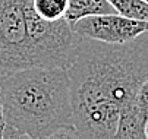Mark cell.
I'll return each mask as SVG.
<instances>
[{"label":"cell","instance_id":"cell-1","mask_svg":"<svg viewBox=\"0 0 148 139\" xmlns=\"http://www.w3.org/2000/svg\"><path fill=\"white\" fill-rule=\"evenodd\" d=\"M68 75L79 139H113L120 113L148 79V31L123 44L82 38Z\"/></svg>","mask_w":148,"mask_h":139},{"label":"cell","instance_id":"cell-2","mask_svg":"<svg viewBox=\"0 0 148 139\" xmlns=\"http://www.w3.org/2000/svg\"><path fill=\"white\" fill-rule=\"evenodd\" d=\"M81 37L66 19L47 22L32 0H0V67L68 69L76 57Z\"/></svg>","mask_w":148,"mask_h":139},{"label":"cell","instance_id":"cell-3","mask_svg":"<svg viewBox=\"0 0 148 139\" xmlns=\"http://www.w3.org/2000/svg\"><path fill=\"white\" fill-rule=\"evenodd\" d=\"M5 122L34 139L73 126L68 69L27 67L5 82Z\"/></svg>","mask_w":148,"mask_h":139},{"label":"cell","instance_id":"cell-4","mask_svg":"<svg viewBox=\"0 0 148 139\" xmlns=\"http://www.w3.org/2000/svg\"><path fill=\"white\" fill-rule=\"evenodd\" d=\"M145 22L147 21H136L117 13H103L79 19L72 25V29L81 38L106 44H123L147 32Z\"/></svg>","mask_w":148,"mask_h":139},{"label":"cell","instance_id":"cell-5","mask_svg":"<svg viewBox=\"0 0 148 139\" xmlns=\"http://www.w3.org/2000/svg\"><path fill=\"white\" fill-rule=\"evenodd\" d=\"M103 13H116L107 0H68L65 19L72 27L76 21L85 16Z\"/></svg>","mask_w":148,"mask_h":139},{"label":"cell","instance_id":"cell-6","mask_svg":"<svg viewBox=\"0 0 148 139\" xmlns=\"http://www.w3.org/2000/svg\"><path fill=\"white\" fill-rule=\"evenodd\" d=\"M35 13L47 22H57L65 19L68 0H32Z\"/></svg>","mask_w":148,"mask_h":139},{"label":"cell","instance_id":"cell-7","mask_svg":"<svg viewBox=\"0 0 148 139\" xmlns=\"http://www.w3.org/2000/svg\"><path fill=\"white\" fill-rule=\"evenodd\" d=\"M113 10L125 18L148 21V3L145 0H107Z\"/></svg>","mask_w":148,"mask_h":139},{"label":"cell","instance_id":"cell-8","mask_svg":"<svg viewBox=\"0 0 148 139\" xmlns=\"http://www.w3.org/2000/svg\"><path fill=\"white\" fill-rule=\"evenodd\" d=\"M134 108L144 123H148V79L141 84L134 98Z\"/></svg>","mask_w":148,"mask_h":139},{"label":"cell","instance_id":"cell-9","mask_svg":"<svg viewBox=\"0 0 148 139\" xmlns=\"http://www.w3.org/2000/svg\"><path fill=\"white\" fill-rule=\"evenodd\" d=\"M9 72H6L5 69L0 67V138H2V133H3V129L6 126V122H5V82H6V78H8Z\"/></svg>","mask_w":148,"mask_h":139},{"label":"cell","instance_id":"cell-10","mask_svg":"<svg viewBox=\"0 0 148 139\" xmlns=\"http://www.w3.org/2000/svg\"><path fill=\"white\" fill-rule=\"evenodd\" d=\"M46 139H79V136L76 129L73 126H69V127H60L51 132Z\"/></svg>","mask_w":148,"mask_h":139},{"label":"cell","instance_id":"cell-11","mask_svg":"<svg viewBox=\"0 0 148 139\" xmlns=\"http://www.w3.org/2000/svg\"><path fill=\"white\" fill-rule=\"evenodd\" d=\"M0 139H34V138H31L29 135L21 132V130H18V129H15L12 126H5L2 138Z\"/></svg>","mask_w":148,"mask_h":139},{"label":"cell","instance_id":"cell-12","mask_svg":"<svg viewBox=\"0 0 148 139\" xmlns=\"http://www.w3.org/2000/svg\"><path fill=\"white\" fill-rule=\"evenodd\" d=\"M145 139H148V123L145 126Z\"/></svg>","mask_w":148,"mask_h":139},{"label":"cell","instance_id":"cell-13","mask_svg":"<svg viewBox=\"0 0 148 139\" xmlns=\"http://www.w3.org/2000/svg\"><path fill=\"white\" fill-rule=\"evenodd\" d=\"M145 25H147V31H148V21H147V22H145Z\"/></svg>","mask_w":148,"mask_h":139},{"label":"cell","instance_id":"cell-14","mask_svg":"<svg viewBox=\"0 0 148 139\" xmlns=\"http://www.w3.org/2000/svg\"><path fill=\"white\" fill-rule=\"evenodd\" d=\"M145 2H147V3H148V0H145Z\"/></svg>","mask_w":148,"mask_h":139}]
</instances>
